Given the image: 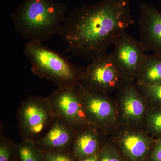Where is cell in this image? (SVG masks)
Here are the masks:
<instances>
[{
  "label": "cell",
  "instance_id": "1",
  "mask_svg": "<svg viewBox=\"0 0 161 161\" xmlns=\"http://www.w3.org/2000/svg\"><path fill=\"white\" fill-rule=\"evenodd\" d=\"M134 23L130 0H100L70 10L58 35L72 55L92 61Z\"/></svg>",
  "mask_w": 161,
  "mask_h": 161
},
{
  "label": "cell",
  "instance_id": "2",
  "mask_svg": "<svg viewBox=\"0 0 161 161\" xmlns=\"http://www.w3.org/2000/svg\"><path fill=\"white\" fill-rule=\"evenodd\" d=\"M67 14L62 2L23 0L10 18L14 29L27 42L43 43L58 34Z\"/></svg>",
  "mask_w": 161,
  "mask_h": 161
},
{
  "label": "cell",
  "instance_id": "3",
  "mask_svg": "<svg viewBox=\"0 0 161 161\" xmlns=\"http://www.w3.org/2000/svg\"><path fill=\"white\" fill-rule=\"evenodd\" d=\"M24 53L31 64L32 73L58 88H77L82 69L43 43L27 42Z\"/></svg>",
  "mask_w": 161,
  "mask_h": 161
},
{
  "label": "cell",
  "instance_id": "4",
  "mask_svg": "<svg viewBox=\"0 0 161 161\" xmlns=\"http://www.w3.org/2000/svg\"><path fill=\"white\" fill-rule=\"evenodd\" d=\"M17 118L23 141L34 142L43 136L56 117L47 97L31 95L21 103Z\"/></svg>",
  "mask_w": 161,
  "mask_h": 161
},
{
  "label": "cell",
  "instance_id": "5",
  "mask_svg": "<svg viewBox=\"0 0 161 161\" xmlns=\"http://www.w3.org/2000/svg\"><path fill=\"white\" fill-rule=\"evenodd\" d=\"M78 90L91 126L103 134L120 128L116 103L107 93L80 83Z\"/></svg>",
  "mask_w": 161,
  "mask_h": 161
},
{
  "label": "cell",
  "instance_id": "6",
  "mask_svg": "<svg viewBox=\"0 0 161 161\" xmlns=\"http://www.w3.org/2000/svg\"><path fill=\"white\" fill-rule=\"evenodd\" d=\"M78 88H58L47 97L55 117L63 120L76 133L91 126Z\"/></svg>",
  "mask_w": 161,
  "mask_h": 161
},
{
  "label": "cell",
  "instance_id": "7",
  "mask_svg": "<svg viewBox=\"0 0 161 161\" xmlns=\"http://www.w3.org/2000/svg\"><path fill=\"white\" fill-rule=\"evenodd\" d=\"M125 80L110 54L95 58L82 69L80 83L90 88L108 93L118 90Z\"/></svg>",
  "mask_w": 161,
  "mask_h": 161
},
{
  "label": "cell",
  "instance_id": "8",
  "mask_svg": "<svg viewBox=\"0 0 161 161\" xmlns=\"http://www.w3.org/2000/svg\"><path fill=\"white\" fill-rule=\"evenodd\" d=\"M110 53L113 62L126 81L136 80L146 58L145 49L139 40L125 32L114 44Z\"/></svg>",
  "mask_w": 161,
  "mask_h": 161
},
{
  "label": "cell",
  "instance_id": "9",
  "mask_svg": "<svg viewBox=\"0 0 161 161\" xmlns=\"http://www.w3.org/2000/svg\"><path fill=\"white\" fill-rule=\"evenodd\" d=\"M115 102L120 127L140 129L144 124L148 108L134 82L124 81L118 89Z\"/></svg>",
  "mask_w": 161,
  "mask_h": 161
},
{
  "label": "cell",
  "instance_id": "10",
  "mask_svg": "<svg viewBox=\"0 0 161 161\" xmlns=\"http://www.w3.org/2000/svg\"><path fill=\"white\" fill-rule=\"evenodd\" d=\"M140 40L145 51L161 55V12L145 3L139 5Z\"/></svg>",
  "mask_w": 161,
  "mask_h": 161
},
{
  "label": "cell",
  "instance_id": "11",
  "mask_svg": "<svg viewBox=\"0 0 161 161\" xmlns=\"http://www.w3.org/2000/svg\"><path fill=\"white\" fill-rule=\"evenodd\" d=\"M116 136V142L130 161H144L149 157L154 140L140 129L123 128Z\"/></svg>",
  "mask_w": 161,
  "mask_h": 161
},
{
  "label": "cell",
  "instance_id": "12",
  "mask_svg": "<svg viewBox=\"0 0 161 161\" xmlns=\"http://www.w3.org/2000/svg\"><path fill=\"white\" fill-rule=\"evenodd\" d=\"M76 132L60 119L55 118L45 134L34 142L41 151H66L72 148Z\"/></svg>",
  "mask_w": 161,
  "mask_h": 161
},
{
  "label": "cell",
  "instance_id": "13",
  "mask_svg": "<svg viewBox=\"0 0 161 161\" xmlns=\"http://www.w3.org/2000/svg\"><path fill=\"white\" fill-rule=\"evenodd\" d=\"M100 132L92 126L76 132L72 147V156L78 161L97 154L100 147Z\"/></svg>",
  "mask_w": 161,
  "mask_h": 161
},
{
  "label": "cell",
  "instance_id": "14",
  "mask_svg": "<svg viewBox=\"0 0 161 161\" xmlns=\"http://www.w3.org/2000/svg\"><path fill=\"white\" fill-rule=\"evenodd\" d=\"M136 81L137 85L161 83V55H147Z\"/></svg>",
  "mask_w": 161,
  "mask_h": 161
},
{
  "label": "cell",
  "instance_id": "15",
  "mask_svg": "<svg viewBox=\"0 0 161 161\" xmlns=\"http://www.w3.org/2000/svg\"><path fill=\"white\" fill-rule=\"evenodd\" d=\"M136 85L148 109L161 108V83Z\"/></svg>",
  "mask_w": 161,
  "mask_h": 161
},
{
  "label": "cell",
  "instance_id": "16",
  "mask_svg": "<svg viewBox=\"0 0 161 161\" xmlns=\"http://www.w3.org/2000/svg\"><path fill=\"white\" fill-rule=\"evenodd\" d=\"M21 161H44L42 151L33 142L23 141L18 147Z\"/></svg>",
  "mask_w": 161,
  "mask_h": 161
},
{
  "label": "cell",
  "instance_id": "17",
  "mask_svg": "<svg viewBox=\"0 0 161 161\" xmlns=\"http://www.w3.org/2000/svg\"><path fill=\"white\" fill-rule=\"evenodd\" d=\"M144 124L148 134L161 137V108L148 109Z\"/></svg>",
  "mask_w": 161,
  "mask_h": 161
},
{
  "label": "cell",
  "instance_id": "18",
  "mask_svg": "<svg viewBox=\"0 0 161 161\" xmlns=\"http://www.w3.org/2000/svg\"><path fill=\"white\" fill-rule=\"evenodd\" d=\"M98 161H125L117 149L107 144L103 147L98 153Z\"/></svg>",
  "mask_w": 161,
  "mask_h": 161
},
{
  "label": "cell",
  "instance_id": "19",
  "mask_svg": "<svg viewBox=\"0 0 161 161\" xmlns=\"http://www.w3.org/2000/svg\"><path fill=\"white\" fill-rule=\"evenodd\" d=\"M15 148L13 141L0 133V161H11Z\"/></svg>",
  "mask_w": 161,
  "mask_h": 161
},
{
  "label": "cell",
  "instance_id": "20",
  "mask_svg": "<svg viewBox=\"0 0 161 161\" xmlns=\"http://www.w3.org/2000/svg\"><path fill=\"white\" fill-rule=\"evenodd\" d=\"M42 152L44 161H74L73 156L67 151Z\"/></svg>",
  "mask_w": 161,
  "mask_h": 161
},
{
  "label": "cell",
  "instance_id": "21",
  "mask_svg": "<svg viewBox=\"0 0 161 161\" xmlns=\"http://www.w3.org/2000/svg\"><path fill=\"white\" fill-rule=\"evenodd\" d=\"M149 158L150 161H161V137L154 141Z\"/></svg>",
  "mask_w": 161,
  "mask_h": 161
},
{
  "label": "cell",
  "instance_id": "22",
  "mask_svg": "<svg viewBox=\"0 0 161 161\" xmlns=\"http://www.w3.org/2000/svg\"><path fill=\"white\" fill-rule=\"evenodd\" d=\"M98 154H94L79 161H98Z\"/></svg>",
  "mask_w": 161,
  "mask_h": 161
}]
</instances>
